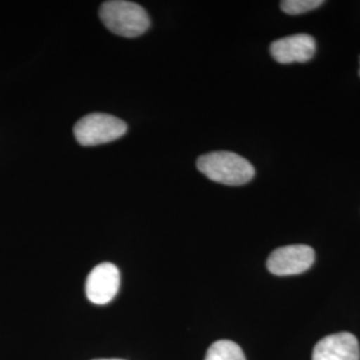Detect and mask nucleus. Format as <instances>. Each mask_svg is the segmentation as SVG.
Here are the masks:
<instances>
[{"instance_id":"obj_10","label":"nucleus","mask_w":360,"mask_h":360,"mask_svg":"<svg viewBox=\"0 0 360 360\" xmlns=\"http://www.w3.org/2000/svg\"><path fill=\"white\" fill-rule=\"evenodd\" d=\"M95 360H123V359H95Z\"/></svg>"},{"instance_id":"obj_6","label":"nucleus","mask_w":360,"mask_h":360,"mask_svg":"<svg viewBox=\"0 0 360 360\" xmlns=\"http://www.w3.org/2000/svg\"><path fill=\"white\" fill-rule=\"evenodd\" d=\"M272 58L283 65L306 63L315 55L316 41L309 35L299 34L278 39L271 44Z\"/></svg>"},{"instance_id":"obj_8","label":"nucleus","mask_w":360,"mask_h":360,"mask_svg":"<svg viewBox=\"0 0 360 360\" xmlns=\"http://www.w3.org/2000/svg\"><path fill=\"white\" fill-rule=\"evenodd\" d=\"M206 360H245L242 348L231 340L215 342L207 351Z\"/></svg>"},{"instance_id":"obj_11","label":"nucleus","mask_w":360,"mask_h":360,"mask_svg":"<svg viewBox=\"0 0 360 360\" xmlns=\"http://www.w3.org/2000/svg\"><path fill=\"white\" fill-rule=\"evenodd\" d=\"M359 75H360V71H359Z\"/></svg>"},{"instance_id":"obj_3","label":"nucleus","mask_w":360,"mask_h":360,"mask_svg":"<svg viewBox=\"0 0 360 360\" xmlns=\"http://www.w3.org/2000/svg\"><path fill=\"white\" fill-rule=\"evenodd\" d=\"M126 131L127 124L122 119L107 114L84 116L74 127L75 138L82 146H99L114 142L122 138Z\"/></svg>"},{"instance_id":"obj_1","label":"nucleus","mask_w":360,"mask_h":360,"mask_svg":"<svg viewBox=\"0 0 360 360\" xmlns=\"http://www.w3.org/2000/svg\"><path fill=\"white\" fill-rule=\"evenodd\" d=\"M198 169L207 178L227 186H242L254 179V166L240 155L218 151L198 159Z\"/></svg>"},{"instance_id":"obj_4","label":"nucleus","mask_w":360,"mask_h":360,"mask_svg":"<svg viewBox=\"0 0 360 360\" xmlns=\"http://www.w3.org/2000/svg\"><path fill=\"white\" fill-rule=\"evenodd\" d=\"M315 252L309 245H285L275 250L267 260V269L278 276L297 275L314 264Z\"/></svg>"},{"instance_id":"obj_2","label":"nucleus","mask_w":360,"mask_h":360,"mask_svg":"<svg viewBox=\"0 0 360 360\" xmlns=\"http://www.w3.org/2000/svg\"><path fill=\"white\" fill-rule=\"evenodd\" d=\"M101 19L111 32L124 38H136L150 28V18L144 8L126 0L103 3Z\"/></svg>"},{"instance_id":"obj_9","label":"nucleus","mask_w":360,"mask_h":360,"mask_svg":"<svg viewBox=\"0 0 360 360\" xmlns=\"http://www.w3.org/2000/svg\"><path fill=\"white\" fill-rule=\"evenodd\" d=\"M323 3V0H284L281 3V8L287 15H300L316 10Z\"/></svg>"},{"instance_id":"obj_5","label":"nucleus","mask_w":360,"mask_h":360,"mask_svg":"<svg viewBox=\"0 0 360 360\" xmlns=\"http://www.w3.org/2000/svg\"><path fill=\"white\" fill-rule=\"evenodd\" d=\"M120 287V272L112 263H102L91 271L86 295L91 303L103 306L115 297Z\"/></svg>"},{"instance_id":"obj_7","label":"nucleus","mask_w":360,"mask_h":360,"mask_svg":"<svg viewBox=\"0 0 360 360\" xmlns=\"http://www.w3.org/2000/svg\"><path fill=\"white\" fill-rule=\"evenodd\" d=\"M312 360H360L358 339L348 333L326 336L314 348Z\"/></svg>"}]
</instances>
